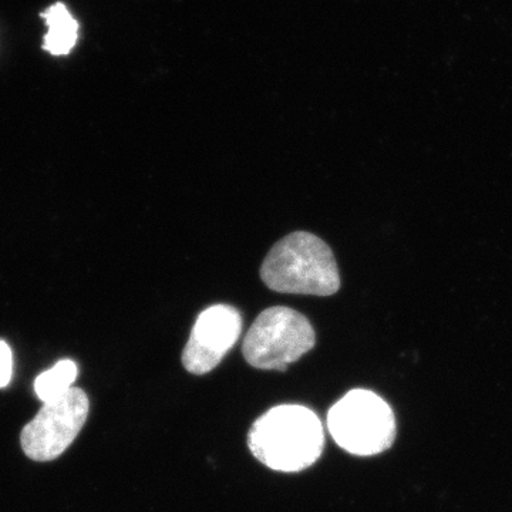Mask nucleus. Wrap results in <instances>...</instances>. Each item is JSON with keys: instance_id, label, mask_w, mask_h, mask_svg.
Masks as SVG:
<instances>
[{"instance_id": "nucleus-1", "label": "nucleus", "mask_w": 512, "mask_h": 512, "mask_svg": "<svg viewBox=\"0 0 512 512\" xmlns=\"http://www.w3.org/2000/svg\"><path fill=\"white\" fill-rule=\"evenodd\" d=\"M248 447L264 466L281 473H299L322 456L325 433L311 409L282 404L255 421L249 430Z\"/></svg>"}, {"instance_id": "nucleus-2", "label": "nucleus", "mask_w": 512, "mask_h": 512, "mask_svg": "<svg viewBox=\"0 0 512 512\" xmlns=\"http://www.w3.org/2000/svg\"><path fill=\"white\" fill-rule=\"evenodd\" d=\"M261 278L269 289L295 295L330 296L339 291L332 249L311 232H293L266 255Z\"/></svg>"}, {"instance_id": "nucleus-3", "label": "nucleus", "mask_w": 512, "mask_h": 512, "mask_svg": "<svg viewBox=\"0 0 512 512\" xmlns=\"http://www.w3.org/2000/svg\"><path fill=\"white\" fill-rule=\"evenodd\" d=\"M328 429L336 444L353 456H377L396 439V417L382 397L356 389L329 410Z\"/></svg>"}, {"instance_id": "nucleus-4", "label": "nucleus", "mask_w": 512, "mask_h": 512, "mask_svg": "<svg viewBox=\"0 0 512 512\" xmlns=\"http://www.w3.org/2000/svg\"><path fill=\"white\" fill-rule=\"evenodd\" d=\"M315 330L302 313L274 306L259 313L242 345L248 365L261 370H279L313 349Z\"/></svg>"}, {"instance_id": "nucleus-5", "label": "nucleus", "mask_w": 512, "mask_h": 512, "mask_svg": "<svg viewBox=\"0 0 512 512\" xmlns=\"http://www.w3.org/2000/svg\"><path fill=\"white\" fill-rule=\"evenodd\" d=\"M90 402L80 387H72L64 396L43 403L42 409L20 434L22 450L30 460H56L82 431Z\"/></svg>"}, {"instance_id": "nucleus-6", "label": "nucleus", "mask_w": 512, "mask_h": 512, "mask_svg": "<svg viewBox=\"0 0 512 512\" xmlns=\"http://www.w3.org/2000/svg\"><path fill=\"white\" fill-rule=\"evenodd\" d=\"M241 332V313L234 306L205 309L195 320L181 357L185 370L197 376L212 372L237 345Z\"/></svg>"}, {"instance_id": "nucleus-7", "label": "nucleus", "mask_w": 512, "mask_h": 512, "mask_svg": "<svg viewBox=\"0 0 512 512\" xmlns=\"http://www.w3.org/2000/svg\"><path fill=\"white\" fill-rule=\"evenodd\" d=\"M40 18L45 19L49 29L43 39V50L52 56L70 55L79 40L80 26L67 6L57 2L40 13Z\"/></svg>"}, {"instance_id": "nucleus-8", "label": "nucleus", "mask_w": 512, "mask_h": 512, "mask_svg": "<svg viewBox=\"0 0 512 512\" xmlns=\"http://www.w3.org/2000/svg\"><path fill=\"white\" fill-rule=\"evenodd\" d=\"M77 373H79V370H77L76 363L73 360H60L52 369L46 370L42 375L37 376L35 382L37 397L43 403L59 399L72 389Z\"/></svg>"}, {"instance_id": "nucleus-9", "label": "nucleus", "mask_w": 512, "mask_h": 512, "mask_svg": "<svg viewBox=\"0 0 512 512\" xmlns=\"http://www.w3.org/2000/svg\"><path fill=\"white\" fill-rule=\"evenodd\" d=\"M13 375V353L8 343L0 340V389L8 386Z\"/></svg>"}]
</instances>
